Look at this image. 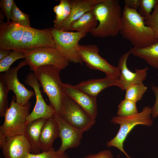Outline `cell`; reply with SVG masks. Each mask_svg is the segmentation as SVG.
I'll return each mask as SVG.
<instances>
[{
    "mask_svg": "<svg viewBox=\"0 0 158 158\" xmlns=\"http://www.w3.org/2000/svg\"><path fill=\"white\" fill-rule=\"evenodd\" d=\"M51 28L39 30L0 19V49L25 52L37 47H55Z\"/></svg>",
    "mask_w": 158,
    "mask_h": 158,
    "instance_id": "obj_1",
    "label": "cell"
},
{
    "mask_svg": "<svg viewBox=\"0 0 158 158\" xmlns=\"http://www.w3.org/2000/svg\"><path fill=\"white\" fill-rule=\"evenodd\" d=\"M145 18L137 10L124 6L120 33L133 47L142 48L148 46L158 40L151 29L145 22Z\"/></svg>",
    "mask_w": 158,
    "mask_h": 158,
    "instance_id": "obj_2",
    "label": "cell"
},
{
    "mask_svg": "<svg viewBox=\"0 0 158 158\" xmlns=\"http://www.w3.org/2000/svg\"><path fill=\"white\" fill-rule=\"evenodd\" d=\"M98 21L97 27L90 32L95 37H115L120 32L122 11L118 0H103L92 10Z\"/></svg>",
    "mask_w": 158,
    "mask_h": 158,
    "instance_id": "obj_3",
    "label": "cell"
},
{
    "mask_svg": "<svg viewBox=\"0 0 158 158\" xmlns=\"http://www.w3.org/2000/svg\"><path fill=\"white\" fill-rule=\"evenodd\" d=\"M60 70L52 65L39 67L33 71L49 99V105L55 114L59 116L63 102L65 92L60 77Z\"/></svg>",
    "mask_w": 158,
    "mask_h": 158,
    "instance_id": "obj_4",
    "label": "cell"
},
{
    "mask_svg": "<svg viewBox=\"0 0 158 158\" xmlns=\"http://www.w3.org/2000/svg\"><path fill=\"white\" fill-rule=\"evenodd\" d=\"M151 113V108L148 106L144 107L141 112L136 114L125 116L113 117L111 122L114 124L120 125V128L115 137L106 143L107 146L116 147L122 152L127 158H132L123 149L124 142L128 135L136 126L143 125L150 126L152 125Z\"/></svg>",
    "mask_w": 158,
    "mask_h": 158,
    "instance_id": "obj_5",
    "label": "cell"
},
{
    "mask_svg": "<svg viewBox=\"0 0 158 158\" xmlns=\"http://www.w3.org/2000/svg\"><path fill=\"white\" fill-rule=\"evenodd\" d=\"M30 107L29 102L26 105H20L16 102L15 96H12L4 116V122L0 126V147L6 137L24 134Z\"/></svg>",
    "mask_w": 158,
    "mask_h": 158,
    "instance_id": "obj_6",
    "label": "cell"
},
{
    "mask_svg": "<svg viewBox=\"0 0 158 158\" xmlns=\"http://www.w3.org/2000/svg\"><path fill=\"white\" fill-rule=\"evenodd\" d=\"M24 52L27 65L32 71L46 65L54 66L61 71L69 65L68 61L55 47H37Z\"/></svg>",
    "mask_w": 158,
    "mask_h": 158,
    "instance_id": "obj_7",
    "label": "cell"
},
{
    "mask_svg": "<svg viewBox=\"0 0 158 158\" xmlns=\"http://www.w3.org/2000/svg\"><path fill=\"white\" fill-rule=\"evenodd\" d=\"M53 36L56 48L69 62L82 64L78 48L80 40L86 34L78 32L66 31L52 28Z\"/></svg>",
    "mask_w": 158,
    "mask_h": 158,
    "instance_id": "obj_8",
    "label": "cell"
},
{
    "mask_svg": "<svg viewBox=\"0 0 158 158\" xmlns=\"http://www.w3.org/2000/svg\"><path fill=\"white\" fill-rule=\"evenodd\" d=\"M59 116L83 132L90 129L95 124L96 121V118L90 115L65 92L61 113Z\"/></svg>",
    "mask_w": 158,
    "mask_h": 158,
    "instance_id": "obj_9",
    "label": "cell"
},
{
    "mask_svg": "<svg viewBox=\"0 0 158 158\" xmlns=\"http://www.w3.org/2000/svg\"><path fill=\"white\" fill-rule=\"evenodd\" d=\"M78 51L82 62L90 69L102 71L106 75L119 77L121 72L118 67L111 65L101 57L96 45L79 44Z\"/></svg>",
    "mask_w": 158,
    "mask_h": 158,
    "instance_id": "obj_10",
    "label": "cell"
},
{
    "mask_svg": "<svg viewBox=\"0 0 158 158\" xmlns=\"http://www.w3.org/2000/svg\"><path fill=\"white\" fill-rule=\"evenodd\" d=\"M25 83L33 89L36 97L35 107L27 118V124L38 119L54 117L55 112L44 100L40 89L41 85L34 72H30L28 74Z\"/></svg>",
    "mask_w": 158,
    "mask_h": 158,
    "instance_id": "obj_11",
    "label": "cell"
},
{
    "mask_svg": "<svg viewBox=\"0 0 158 158\" xmlns=\"http://www.w3.org/2000/svg\"><path fill=\"white\" fill-rule=\"evenodd\" d=\"M26 65L24 60L20 62L16 66L11 67L3 74L1 73L8 90L12 91L15 94L16 102L22 106L27 105L29 100L35 95L34 91L26 88L20 83L18 78L19 70Z\"/></svg>",
    "mask_w": 158,
    "mask_h": 158,
    "instance_id": "obj_12",
    "label": "cell"
},
{
    "mask_svg": "<svg viewBox=\"0 0 158 158\" xmlns=\"http://www.w3.org/2000/svg\"><path fill=\"white\" fill-rule=\"evenodd\" d=\"M130 52V50L124 53L119 59L118 67L121 74L117 86L122 90H126L132 85L143 83L146 78L148 67L142 69H135V72L129 70L127 66V61Z\"/></svg>",
    "mask_w": 158,
    "mask_h": 158,
    "instance_id": "obj_13",
    "label": "cell"
},
{
    "mask_svg": "<svg viewBox=\"0 0 158 158\" xmlns=\"http://www.w3.org/2000/svg\"><path fill=\"white\" fill-rule=\"evenodd\" d=\"M54 117L58 122L59 137L61 140V145L56 151L58 154L61 155L67 149L79 145L83 132L72 126L59 116L54 115Z\"/></svg>",
    "mask_w": 158,
    "mask_h": 158,
    "instance_id": "obj_14",
    "label": "cell"
},
{
    "mask_svg": "<svg viewBox=\"0 0 158 158\" xmlns=\"http://www.w3.org/2000/svg\"><path fill=\"white\" fill-rule=\"evenodd\" d=\"M0 148L4 158H25L31 153L30 145L24 135L6 137Z\"/></svg>",
    "mask_w": 158,
    "mask_h": 158,
    "instance_id": "obj_15",
    "label": "cell"
},
{
    "mask_svg": "<svg viewBox=\"0 0 158 158\" xmlns=\"http://www.w3.org/2000/svg\"><path fill=\"white\" fill-rule=\"evenodd\" d=\"M65 93L90 115L96 118L97 113V97L91 96L76 85L63 83Z\"/></svg>",
    "mask_w": 158,
    "mask_h": 158,
    "instance_id": "obj_16",
    "label": "cell"
},
{
    "mask_svg": "<svg viewBox=\"0 0 158 158\" xmlns=\"http://www.w3.org/2000/svg\"><path fill=\"white\" fill-rule=\"evenodd\" d=\"M103 0H71L72 7L68 17L55 28L65 31L73 22L87 12L92 10L95 6Z\"/></svg>",
    "mask_w": 158,
    "mask_h": 158,
    "instance_id": "obj_17",
    "label": "cell"
},
{
    "mask_svg": "<svg viewBox=\"0 0 158 158\" xmlns=\"http://www.w3.org/2000/svg\"><path fill=\"white\" fill-rule=\"evenodd\" d=\"M59 137L58 122L54 117L47 118L40 135L39 145L41 152L54 150L53 147L54 140Z\"/></svg>",
    "mask_w": 158,
    "mask_h": 158,
    "instance_id": "obj_18",
    "label": "cell"
},
{
    "mask_svg": "<svg viewBox=\"0 0 158 158\" xmlns=\"http://www.w3.org/2000/svg\"><path fill=\"white\" fill-rule=\"evenodd\" d=\"M118 79L119 78L106 75V76L104 78L83 81L75 85L89 95L97 97L98 95L104 89L111 86H116Z\"/></svg>",
    "mask_w": 158,
    "mask_h": 158,
    "instance_id": "obj_19",
    "label": "cell"
},
{
    "mask_svg": "<svg viewBox=\"0 0 158 158\" xmlns=\"http://www.w3.org/2000/svg\"><path fill=\"white\" fill-rule=\"evenodd\" d=\"M47 118H41L27 124L24 135L30 147L31 152L33 154L41 153L39 145L40 135Z\"/></svg>",
    "mask_w": 158,
    "mask_h": 158,
    "instance_id": "obj_20",
    "label": "cell"
},
{
    "mask_svg": "<svg viewBox=\"0 0 158 158\" xmlns=\"http://www.w3.org/2000/svg\"><path fill=\"white\" fill-rule=\"evenodd\" d=\"M98 22L92 10L72 22L65 31H75L86 34L97 27Z\"/></svg>",
    "mask_w": 158,
    "mask_h": 158,
    "instance_id": "obj_21",
    "label": "cell"
},
{
    "mask_svg": "<svg viewBox=\"0 0 158 158\" xmlns=\"http://www.w3.org/2000/svg\"><path fill=\"white\" fill-rule=\"evenodd\" d=\"M130 51V54L143 59L154 68L158 69V40L148 46L133 47Z\"/></svg>",
    "mask_w": 158,
    "mask_h": 158,
    "instance_id": "obj_22",
    "label": "cell"
},
{
    "mask_svg": "<svg viewBox=\"0 0 158 158\" xmlns=\"http://www.w3.org/2000/svg\"><path fill=\"white\" fill-rule=\"evenodd\" d=\"M71 7V1L69 0H60L59 4L54 6L53 10L56 16L53 21L54 28H56L68 17Z\"/></svg>",
    "mask_w": 158,
    "mask_h": 158,
    "instance_id": "obj_23",
    "label": "cell"
},
{
    "mask_svg": "<svg viewBox=\"0 0 158 158\" xmlns=\"http://www.w3.org/2000/svg\"><path fill=\"white\" fill-rule=\"evenodd\" d=\"M147 89L143 83L132 85L126 90L125 99L136 103L142 99Z\"/></svg>",
    "mask_w": 158,
    "mask_h": 158,
    "instance_id": "obj_24",
    "label": "cell"
},
{
    "mask_svg": "<svg viewBox=\"0 0 158 158\" xmlns=\"http://www.w3.org/2000/svg\"><path fill=\"white\" fill-rule=\"evenodd\" d=\"M25 58L24 52L12 50L5 58L0 61V72H5L10 68L11 66L17 60Z\"/></svg>",
    "mask_w": 158,
    "mask_h": 158,
    "instance_id": "obj_25",
    "label": "cell"
},
{
    "mask_svg": "<svg viewBox=\"0 0 158 158\" xmlns=\"http://www.w3.org/2000/svg\"><path fill=\"white\" fill-rule=\"evenodd\" d=\"M118 107L117 114L118 116H128L138 113L136 103L126 99L121 100Z\"/></svg>",
    "mask_w": 158,
    "mask_h": 158,
    "instance_id": "obj_26",
    "label": "cell"
},
{
    "mask_svg": "<svg viewBox=\"0 0 158 158\" xmlns=\"http://www.w3.org/2000/svg\"><path fill=\"white\" fill-rule=\"evenodd\" d=\"M11 22L20 25L31 27L30 16L22 11L17 6L14 2L12 8L11 17Z\"/></svg>",
    "mask_w": 158,
    "mask_h": 158,
    "instance_id": "obj_27",
    "label": "cell"
},
{
    "mask_svg": "<svg viewBox=\"0 0 158 158\" xmlns=\"http://www.w3.org/2000/svg\"><path fill=\"white\" fill-rule=\"evenodd\" d=\"M9 90L1 74L0 75V116L4 117L10 106L7 97Z\"/></svg>",
    "mask_w": 158,
    "mask_h": 158,
    "instance_id": "obj_28",
    "label": "cell"
},
{
    "mask_svg": "<svg viewBox=\"0 0 158 158\" xmlns=\"http://www.w3.org/2000/svg\"><path fill=\"white\" fill-rule=\"evenodd\" d=\"M138 13L145 18L152 13L154 8L158 5V0H139Z\"/></svg>",
    "mask_w": 158,
    "mask_h": 158,
    "instance_id": "obj_29",
    "label": "cell"
},
{
    "mask_svg": "<svg viewBox=\"0 0 158 158\" xmlns=\"http://www.w3.org/2000/svg\"><path fill=\"white\" fill-rule=\"evenodd\" d=\"M145 22L151 29L158 40V5L154 7L151 14L145 18Z\"/></svg>",
    "mask_w": 158,
    "mask_h": 158,
    "instance_id": "obj_30",
    "label": "cell"
},
{
    "mask_svg": "<svg viewBox=\"0 0 158 158\" xmlns=\"http://www.w3.org/2000/svg\"><path fill=\"white\" fill-rule=\"evenodd\" d=\"M25 158H69L68 154L65 153L61 155L58 154L56 151L41 152L37 154L29 153Z\"/></svg>",
    "mask_w": 158,
    "mask_h": 158,
    "instance_id": "obj_31",
    "label": "cell"
},
{
    "mask_svg": "<svg viewBox=\"0 0 158 158\" xmlns=\"http://www.w3.org/2000/svg\"><path fill=\"white\" fill-rule=\"evenodd\" d=\"M15 1L13 0H1L0 7L1 13L5 16L7 21L11 19V12Z\"/></svg>",
    "mask_w": 158,
    "mask_h": 158,
    "instance_id": "obj_32",
    "label": "cell"
},
{
    "mask_svg": "<svg viewBox=\"0 0 158 158\" xmlns=\"http://www.w3.org/2000/svg\"><path fill=\"white\" fill-rule=\"evenodd\" d=\"M151 89L155 97V103L151 108V116L152 118H154L158 116V87L154 85H152Z\"/></svg>",
    "mask_w": 158,
    "mask_h": 158,
    "instance_id": "obj_33",
    "label": "cell"
},
{
    "mask_svg": "<svg viewBox=\"0 0 158 158\" xmlns=\"http://www.w3.org/2000/svg\"><path fill=\"white\" fill-rule=\"evenodd\" d=\"M83 158H113L111 152L109 150H104L95 154H91Z\"/></svg>",
    "mask_w": 158,
    "mask_h": 158,
    "instance_id": "obj_34",
    "label": "cell"
},
{
    "mask_svg": "<svg viewBox=\"0 0 158 158\" xmlns=\"http://www.w3.org/2000/svg\"><path fill=\"white\" fill-rule=\"evenodd\" d=\"M125 6L129 8L137 10L140 5L139 0H125Z\"/></svg>",
    "mask_w": 158,
    "mask_h": 158,
    "instance_id": "obj_35",
    "label": "cell"
},
{
    "mask_svg": "<svg viewBox=\"0 0 158 158\" xmlns=\"http://www.w3.org/2000/svg\"><path fill=\"white\" fill-rule=\"evenodd\" d=\"M11 52L10 50L0 49V61L6 57Z\"/></svg>",
    "mask_w": 158,
    "mask_h": 158,
    "instance_id": "obj_36",
    "label": "cell"
},
{
    "mask_svg": "<svg viewBox=\"0 0 158 158\" xmlns=\"http://www.w3.org/2000/svg\"><path fill=\"white\" fill-rule=\"evenodd\" d=\"M157 75H158V74H157Z\"/></svg>",
    "mask_w": 158,
    "mask_h": 158,
    "instance_id": "obj_37",
    "label": "cell"
}]
</instances>
